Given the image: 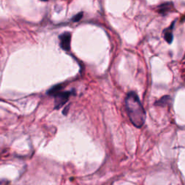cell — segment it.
<instances>
[{
	"mask_svg": "<svg viewBox=\"0 0 185 185\" xmlns=\"http://www.w3.org/2000/svg\"><path fill=\"white\" fill-rule=\"evenodd\" d=\"M125 106L132 125L137 128H141L146 122V114L138 96L135 92L131 91L127 93L125 98Z\"/></svg>",
	"mask_w": 185,
	"mask_h": 185,
	"instance_id": "obj_1",
	"label": "cell"
},
{
	"mask_svg": "<svg viewBox=\"0 0 185 185\" xmlns=\"http://www.w3.org/2000/svg\"><path fill=\"white\" fill-rule=\"evenodd\" d=\"M171 101V98L169 96H163V98H161L160 100H158V101L156 102V105L157 106H166L169 104V102Z\"/></svg>",
	"mask_w": 185,
	"mask_h": 185,
	"instance_id": "obj_6",
	"label": "cell"
},
{
	"mask_svg": "<svg viewBox=\"0 0 185 185\" xmlns=\"http://www.w3.org/2000/svg\"><path fill=\"white\" fill-rule=\"evenodd\" d=\"M173 5L171 2H166L159 5L158 7V12L162 15H166L168 13L172 12L173 10Z\"/></svg>",
	"mask_w": 185,
	"mask_h": 185,
	"instance_id": "obj_4",
	"label": "cell"
},
{
	"mask_svg": "<svg viewBox=\"0 0 185 185\" xmlns=\"http://www.w3.org/2000/svg\"><path fill=\"white\" fill-rule=\"evenodd\" d=\"M175 22H173L172 24L171 25L170 27L166 29L164 31H163V35H164V39L166 41L167 43H171L173 41V33L172 30L173 28V26H174Z\"/></svg>",
	"mask_w": 185,
	"mask_h": 185,
	"instance_id": "obj_5",
	"label": "cell"
},
{
	"mask_svg": "<svg viewBox=\"0 0 185 185\" xmlns=\"http://www.w3.org/2000/svg\"><path fill=\"white\" fill-rule=\"evenodd\" d=\"M72 94V92L71 91H62V90L58 91L57 93L54 95L55 98V103H54V108L59 109L65 104L66 102L70 98V97Z\"/></svg>",
	"mask_w": 185,
	"mask_h": 185,
	"instance_id": "obj_2",
	"label": "cell"
},
{
	"mask_svg": "<svg viewBox=\"0 0 185 185\" xmlns=\"http://www.w3.org/2000/svg\"><path fill=\"white\" fill-rule=\"evenodd\" d=\"M71 33L69 32H64L61 34L59 37L61 48L64 51H69L70 50V43H71Z\"/></svg>",
	"mask_w": 185,
	"mask_h": 185,
	"instance_id": "obj_3",
	"label": "cell"
},
{
	"mask_svg": "<svg viewBox=\"0 0 185 185\" xmlns=\"http://www.w3.org/2000/svg\"><path fill=\"white\" fill-rule=\"evenodd\" d=\"M83 12L77 13V14L75 16H74L73 18H72V21H73V22H78V21H79L82 18H83Z\"/></svg>",
	"mask_w": 185,
	"mask_h": 185,
	"instance_id": "obj_7",
	"label": "cell"
}]
</instances>
